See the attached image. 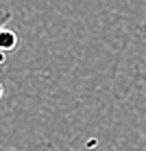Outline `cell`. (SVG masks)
<instances>
[{
    "mask_svg": "<svg viewBox=\"0 0 146 151\" xmlns=\"http://www.w3.org/2000/svg\"><path fill=\"white\" fill-rule=\"evenodd\" d=\"M18 44V35L13 33V31H7V29H2L0 31V50H11L13 46Z\"/></svg>",
    "mask_w": 146,
    "mask_h": 151,
    "instance_id": "6da1fadb",
    "label": "cell"
},
{
    "mask_svg": "<svg viewBox=\"0 0 146 151\" xmlns=\"http://www.w3.org/2000/svg\"><path fill=\"white\" fill-rule=\"evenodd\" d=\"M0 96H2V86H0Z\"/></svg>",
    "mask_w": 146,
    "mask_h": 151,
    "instance_id": "7a4b0ae2",
    "label": "cell"
},
{
    "mask_svg": "<svg viewBox=\"0 0 146 151\" xmlns=\"http://www.w3.org/2000/svg\"><path fill=\"white\" fill-rule=\"evenodd\" d=\"M0 53H2V50H0ZM0 59H4V55H0Z\"/></svg>",
    "mask_w": 146,
    "mask_h": 151,
    "instance_id": "3957f363",
    "label": "cell"
}]
</instances>
